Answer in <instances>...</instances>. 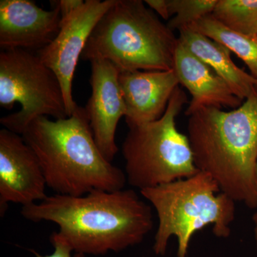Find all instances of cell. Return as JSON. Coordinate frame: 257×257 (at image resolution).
I'll list each match as a JSON object with an SVG mask.
<instances>
[{"mask_svg": "<svg viewBox=\"0 0 257 257\" xmlns=\"http://www.w3.org/2000/svg\"><path fill=\"white\" fill-rule=\"evenodd\" d=\"M21 214L34 222L55 223L57 236L84 255L119 252L141 243L154 226L151 206L133 189L55 194L22 207Z\"/></svg>", "mask_w": 257, "mask_h": 257, "instance_id": "cell-1", "label": "cell"}, {"mask_svg": "<svg viewBox=\"0 0 257 257\" xmlns=\"http://www.w3.org/2000/svg\"><path fill=\"white\" fill-rule=\"evenodd\" d=\"M188 139L194 164L221 192L257 208V94L233 110L203 107L189 115Z\"/></svg>", "mask_w": 257, "mask_h": 257, "instance_id": "cell-2", "label": "cell"}, {"mask_svg": "<svg viewBox=\"0 0 257 257\" xmlns=\"http://www.w3.org/2000/svg\"><path fill=\"white\" fill-rule=\"evenodd\" d=\"M22 137L36 154L47 187L56 194L80 197L124 188L126 175L101 153L84 107L77 106L66 119L37 117Z\"/></svg>", "mask_w": 257, "mask_h": 257, "instance_id": "cell-3", "label": "cell"}, {"mask_svg": "<svg viewBox=\"0 0 257 257\" xmlns=\"http://www.w3.org/2000/svg\"><path fill=\"white\" fill-rule=\"evenodd\" d=\"M179 40L142 0H115L88 39L81 58L110 62L119 73L174 69Z\"/></svg>", "mask_w": 257, "mask_h": 257, "instance_id": "cell-4", "label": "cell"}, {"mask_svg": "<svg viewBox=\"0 0 257 257\" xmlns=\"http://www.w3.org/2000/svg\"><path fill=\"white\" fill-rule=\"evenodd\" d=\"M158 217L154 251L164 255L172 236L178 241L177 256L187 257L196 232L208 225L219 238L229 237L235 218V202L221 192L210 176L199 172L188 178L140 191Z\"/></svg>", "mask_w": 257, "mask_h": 257, "instance_id": "cell-5", "label": "cell"}, {"mask_svg": "<svg viewBox=\"0 0 257 257\" xmlns=\"http://www.w3.org/2000/svg\"><path fill=\"white\" fill-rule=\"evenodd\" d=\"M187 101L179 87L160 119L130 128L121 145L126 182L140 189L154 188L199 172L188 137L177 130L176 119Z\"/></svg>", "mask_w": 257, "mask_h": 257, "instance_id": "cell-6", "label": "cell"}, {"mask_svg": "<svg viewBox=\"0 0 257 257\" xmlns=\"http://www.w3.org/2000/svg\"><path fill=\"white\" fill-rule=\"evenodd\" d=\"M21 109L3 116L4 128L22 135L28 124L40 116L69 117L60 81L37 52L23 49L0 52V106Z\"/></svg>", "mask_w": 257, "mask_h": 257, "instance_id": "cell-7", "label": "cell"}, {"mask_svg": "<svg viewBox=\"0 0 257 257\" xmlns=\"http://www.w3.org/2000/svg\"><path fill=\"white\" fill-rule=\"evenodd\" d=\"M115 0H87L68 18L61 22L58 35L50 45L37 52L42 62L60 81L68 116L78 106L72 96V82L79 57L96 24Z\"/></svg>", "mask_w": 257, "mask_h": 257, "instance_id": "cell-8", "label": "cell"}, {"mask_svg": "<svg viewBox=\"0 0 257 257\" xmlns=\"http://www.w3.org/2000/svg\"><path fill=\"white\" fill-rule=\"evenodd\" d=\"M46 179L36 154L22 135L0 131V211L4 215L9 203L23 207L42 202Z\"/></svg>", "mask_w": 257, "mask_h": 257, "instance_id": "cell-9", "label": "cell"}, {"mask_svg": "<svg viewBox=\"0 0 257 257\" xmlns=\"http://www.w3.org/2000/svg\"><path fill=\"white\" fill-rule=\"evenodd\" d=\"M90 63L92 94L84 109L96 145L106 160L111 162L119 151L115 143L116 127L126 114L120 90L119 72L107 60L94 59Z\"/></svg>", "mask_w": 257, "mask_h": 257, "instance_id": "cell-10", "label": "cell"}, {"mask_svg": "<svg viewBox=\"0 0 257 257\" xmlns=\"http://www.w3.org/2000/svg\"><path fill=\"white\" fill-rule=\"evenodd\" d=\"M52 10H45L29 0L0 1V47L2 50L23 49L38 52L58 35L61 15L50 1Z\"/></svg>", "mask_w": 257, "mask_h": 257, "instance_id": "cell-11", "label": "cell"}, {"mask_svg": "<svg viewBox=\"0 0 257 257\" xmlns=\"http://www.w3.org/2000/svg\"><path fill=\"white\" fill-rule=\"evenodd\" d=\"M128 128L152 122L165 114L179 81L175 69L119 73Z\"/></svg>", "mask_w": 257, "mask_h": 257, "instance_id": "cell-12", "label": "cell"}, {"mask_svg": "<svg viewBox=\"0 0 257 257\" xmlns=\"http://www.w3.org/2000/svg\"><path fill=\"white\" fill-rule=\"evenodd\" d=\"M174 69L179 84L187 88L192 96L185 112L187 116L203 107L234 109L242 104V100L235 95L224 79L179 41L175 51Z\"/></svg>", "mask_w": 257, "mask_h": 257, "instance_id": "cell-13", "label": "cell"}, {"mask_svg": "<svg viewBox=\"0 0 257 257\" xmlns=\"http://www.w3.org/2000/svg\"><path fill=\"white\" fill-rule=\"evenodd\" d=\"M179 32V41L224 79L235 95L245 100L252 94L256 78L233 62L229 49L189 28Z\"/></svg>", "mask_w": 257, "mask_h": 257, "instance_id": "cell-14", "label": "cell"}, {"mask_svg": "<svg viewBox=\"0 0 257 257\" xmlns=\"http://www.w3.org/2000/svg\"><path fill=\"white\" fill-rule=\"evenodd\" d=\"M189 28L219 42L239 57L247 66L251 75L257 79V36L233 31L207 15Z\"/></svg>", "mask_w": 257, "mask_h": 257, "instance_id": "cell-15", "label": "cell"}, {"mask_svg": "<svg viewBox=\"0 0 257 257\" xmlns=\"http://www.w3.org/2000/svg\"><path fill=\"white\" fill-rule=\"evenodd\" d=\"M211 15L233 31L257 36V0H218Z\"/></svg>", "mask_w": 257, "mask_h": 257, "instance_id": "cell-16", "label": "cell"}, {"mask_svg": "<svg viewBox=\"0 0 257 257\" xmlns=\"http://www.w3.org/2000/svg\"><path fill=\"white\" fill-rule=\"evenodd\" d=\"M218 0H167L170 15L167 27L172 31L189 28L201 19L212 14Z\"/></svg>", "mask_w": 257, "mask_h": 257, "instance_id": "cell-17", "label": "cell"}, {"mask_svg": "<svg viewBox=\"0 0 257 257\" xmlns=\"http://www.w3.org/2000/svg\"><path fill=\"white\" fill-rule=\"evenodd\" d=\"M50 241L54 246L53 253H51L50 255H46V256H42L40 253H37L35 250H31L32 253L36 256V257H72V249L67 243L64 242L63 240L60 239V237L57 236L55 232H54L50 236ZM74 257H84V254L82 253H76L75 256Z\"/></svg>", "mask_w": 257, "mask_h": 257, "instance_id": "cell-18", "label": "cell"}, {"mask_svg": "<svg viewBox=\"0 0 257 257\" xmlns=\"http://www.w3.org/2000/svg\"><path fill=\"white\" fill-rule=\"evenodd\" d=\"M58 7L61 15V22L69 18L74 11L80 8L84 2L82 0H58L54 1Z\"/></svg>", "mask_w": 257, "mask_h": 257, "instance_id": "cell-19", "label": "cell"}, {"mask_svg": "<svg viewBox=\"0 0 257 257\" xmlns=\"http://www.w3.org/2000/svg\"><path fill=\"white\" fill-rule=\"evenodd\" d=\"M145 3L150 9L157 13L164 20H167L170 19L171 15L167 0H146Z\"/></svg>", "mask_w": 257, "mask_h": 257, "instance_id": "cell-20", "label": "cell"}, {"mask_svg": "<svg viewBox=\"0 0 257 257\" xmlns=\"http://www.w3.org/2000/svg\"><path fill=\"white\" fill-rule=\"evenodd\" d=\"M256 184H257V165H256ZM253 223H254V238L255 241H256V245L257 248V208L256 211L254 215L253 216Z\"/></svg>", "mask_w": 257, "mask_h": 257, "instance_id": "cell-21", "label": "cell"}, {"mask_svg": "<svg viewBox=\"0 0 257 257\" xmlns=\"http://www.w3.org/2000/svg\"><path fill=\"white\" fill-rule=\"evenodd\" d=\"M254 91L257 94V79H256V82H255L254 84Z\"/></svg>", "mask_w": 257, "mask_h": 257, "instance_id": "cell-22", "label": "cell"}]
</instances>
